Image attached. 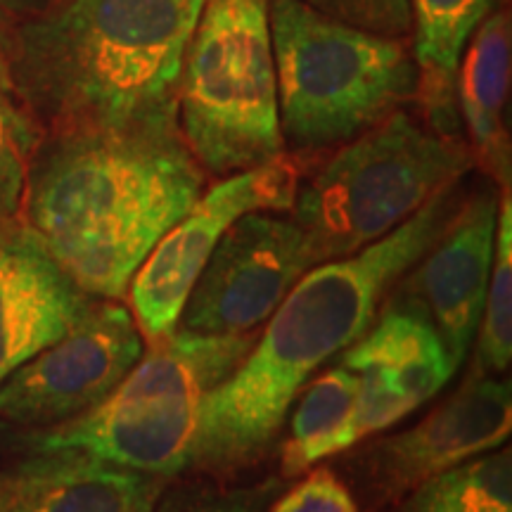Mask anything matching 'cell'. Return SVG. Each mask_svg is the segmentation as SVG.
I'll use <instances>...</instances> for the list:
<instances>
[{
	"mask_svg": "<svg viewBox=\"0 0 512 512\" xmlns=\"http://www.w3.org/2000/svg\"><path fill=\"white\" fill-rule=\"evenodd\" d=\"M503 0H408L415 27V67L425 124L444 136L460 138L456 81L460 57L479 24Z\"/></svg>",
	"mask_w": 512,
	"mask_h": 512,
	"instance_id": "cell-17",
	"label": "cell"
},
{
	"mask_svg": "<svg viewBox=\"0 0 512 512\" xmlns=\"http://www.w3.org/2000/svg\"><path fill=\"white\" fill-rule=\"evenodd\" d=\"M356 375L344 366L313 380L292 415L290 439L283 446V475L297 477L320 460L354 446L351 415L356 406Z\"/></svg>",
	"mask_w": 512,
	"mask_h": 512,
	"instance_id": "cell-18",
	"label": "cell"
},
{
	"mask_svg": "<svg viewBox=\"0 0 512 512\" xmlns=\"http://www.w3.org/2000/svg\"><path fill=\"white\" fill-rule=\"evenodd\" d=\"M41 140V126L19 95L0 48V221L22 214L29 169Z\"/></svg>",
	"mask_w": 512,
	"mask_h": 512,
	"instance_id": "cell-21",
	"label": "cell"
},
{
	"mask_svg": "<svg viewBox=\"0 0 512 512\" xmlns=\"http://www.w3.org/2000/svg\"><path fill=\"white\" fill-rule=\"evenodd\" d=\"M472 166L463 138L396 110L299 181L292 219L304 228L318 264L342 259L392 233Z\"/></svg>",
	"mask_w": 512,
	"mask_h": 512,
	"instance_id": "cell-6",
	"label": "cell"
},
{
	"mask_svg": "<svg viewBox=\"0 0 512 512\" xmlns=\"http://www.w3.org/2000/svg\"><path fill=\"white\" fill-rule=\"evenodd\" d=\"M178 119L48 133L22 219L83 292L121 299L159 238L204 190Z\"/></svg>",
	"mask_w": 512,
	"mask_h": 512,
	"instance_id": "cell-2",
	"label": "cell"
},
{
	"mask_svg": "<svg viewBox=\"0 0 512 512\" xmlns=\"http://www.w3.org/2000/svg\"><path fill=\"white\" fill-rule=\"evenodd\" d=\"M512 432V387L503 375H467L453 396L406 432L366 453L377 501H399L448 467L501 448Z\"/></svg>",
	"mask_w": 512,
	"mask_h": 512,
	"instance_id": "cell-12",
	"label": "cell"
},
{
	"mask_svg": "<svg viewBox=\"0 0 512 512\" xmlns=\"http://www.w3.org/2000/svg\"><path fill=\"white\" fill-rule=\"evenodd\" d=\"M93 299L62 271L22 214L0 221V382L57 342Z\"/></svg>",
	"mask_w": 512,
	"mask_h": 512,
	"instance_id": "cell-14",
	"label": "cell"
},
{
	"mask_svg": "<svg viewBox=\"0 0 512 512\" xmlns=\"http://www.w3.org/2000/svg\"><path fill=\"white\" fill-rule=\"evenodd\" d=\"M472 375H503L512 361V202L510 190L501 192L484 311L477 328Z\"/></svg>",
	"mask_w": 512,
	"mask_h": 512,
	"instance_id": "cell-20",
	"label": "cell"
},
{
	"mask_svg": "<svg viewBox=\"0 0 512 512\" xmlns=\"http://www.w3.org/2000/svg\"><path fill=\"white\" fill-rule=\"evenodd\" d=\"M178 126L214 176L285 155L268 0H204L178 79Z\"/></svg>",
	"mask_w": 512,
	"mask_h": 512,
	"instance_id": "cell-7",
	"label": "cell"
},
{
	"mask_svg": "<svg viewBox=\"0 0 512 512\" xmlns=\"http://www.w3.org/2000/svg\"><path fill=\"white\" fill-rule=\"evenodd\" d=\"M313 266L311 242L292 216H240L192 285L178 325L197 335L256 332Z\"/></svg>",
	"mask_w": 512,
	"mask_h": 512,
	"instance_id": "cell-10",
	"label": "cell"
},
{
	"mask_svg": "<svg viewBox=\"0 0 512 512\" xmlns=\"http://www.w3.org/2000/svg\"><path fill=\"white\" fill-rule=\"evenodd\" d=\"M283 140L302 152L349 143L415 100L406 41L320 15L304 0H268Z\"/></svg>",
	"mask_w": 512,
	"mask_h": 512,
	"instance_id": "cell-5",
	"label": "cell"
},
{
	"mask_svg": "<svg viewBox=\"0 0 512 512\" xmlns=\"http://www.w3.org/2000/svg\"><path fill=\"white\" fill-rule=\"evenodd\" d=\"M5 31H8V29H5V15H3V12H0V43H3Z\"/></svg>",
	"mask_w": 512,
	"mask_h": 512,
	"instance_id": "cell-26",
	"label": "cell"
},
{
	"mask_svg": "<svg viewBox=\"0 0 512 512\" xmlns=\"http://www.w3.org/2000/svg\"><path fill=\"white\" fill-rule=\"evenodd\" d=\"M302 164L290 155L226 176L202 192L140 264L128 285V309L145 344L178 330L188 294L223 233L252 211H290L302 181Z\"/></svg>",
	"mask_w": 512,
	"mask_h": 512,
	"instance_id": "cell-8",
	"label": "cell"
},
{
	"mask_svg": "<svg viewBox=\"0 0 512 512\" xmlns=\"http://www.w3.org/2000/svg\"><path fill=\"white\" fill-rule=\"evenodd\" d=\"M204 0H50L5 31L12 81L43 136L178 119Z\"/></svg>",
	"mask_w": 512,
	"mask_h": 512,
	"instance_id": "cell-3",
	"label": "cell"
},
{
	"mask_svg": "<svg viewBox=\"0 0 512 512\" xmlns=\"http://www.w3.org/2000/svg\"><path fill=\"white\" fill-rule=\"evenodd\" d=\"M48 3L50 0H0V12L5 17L29 19L38 15L41 10H46Z\"/></svg>",
	"mask_w": 512,
	"mask_h": 512,
	"instance_id": "cell-25",
	"label": "cell"
},
{
	"mask_svg": "<svg viewBox=\"0 0 512 512\" xmlns=\"http://www.w3.org/2000/svg\"><path fill=\"white\" fill-rule=\"evenodd\" d=\"M460 183H446L373 245L302 275L240 366L204 396L192 470L233 475L271 451L309 377L373 325L387 292L444 233L463 202Z\"/></svg>",
	"mask_w": 512,
	"mask_h": 512,
	"instance_id": "cell-1",
	"label": "cell"
},
{
	"mask_svg": "<svg viewBox=\"0 0 512 512\" xmlns=\"http://www.w3.org/2000/svg\"><path fill=\"white\" fill-rule=\"evenodd\" d=\"M143 351L131 309L119 299H93L57 342L0 382V418L36 430L79 418L117 389Z\"/></svg>",
	"mask_w": 512,
	"mask_h": 512,
	"instance_id": "cell-9",
	"label": "cell"
},
{
	"mask_svg": "<svg viewBox=\"0 0 512 512\" xmlns=\"http://www.w3.org/2000/svg\"><path fill=\"white\" fill-rule=\"evenodd\" d=\"M275 479L252 486H221L209 482H190L166 486L152 512H266L278 494Z\"/></svg>",
	"mask_w": 512,
	"mask_h": 512,
	"instance_id": "cell-22",
	"label": "cell"
},
{
	"mask_svg": "<svg viewBox=\"0 0 512 512\" xmlns=\"http://www.w3.org/2000/svg\"><path fill=\"white\" fill-rule=\"evenodd\" d=\"M166 486L81 451H48L0 472V512H152Z\"/></svg>",
	"mask_w": 512,
	"mask_h": 512,
	"instance_id": "cell-15",
	"label": "cell"
},
{
	"mask_svg": "<svg viewBox=\"0 0 512 512\" xmlns=\"http://www.w3.org/2000/svg\"><path fill=\"white\" fill-rule=\"evenodd\" d=\"M512 27L510 10L496 8L479 24L460 57L456 100L467 128V147L496 188L510 190L512 157L505 128L510 93Z\"/></svg>",
	"mask_w": 512,
	"mask_h": 512,
	"instance_id": "cell-16",
	"label": "cell"
},
{
	"mask_svg": "<svg viewBox=\"0 0 512 512\" xmlns=\"http://www.w3.org/2000/svg\"><path fill=\"white\" fill-rule=\"evenodd\" d=\"M266 512H361V508L330 467H311L309 475Z\"/></svg>",
	"mask_w": 512,
	"mask_h": 512,
	"instance_id": "cell-24",
	"label": "cell"
},
{
	"mask_svg": "<svg viewBox=\"0 0 512 512\" xmlns=\"http://www.w3.org/2000/svg\"><path fill=\"white\" fill-rule=\"evenodd\" d=\"M247 335H197L174 330L145 344L117 389L79 418L31 432V451H81L107 463L178 477L190 470L202 401L254 347Z\"/></svg>",
	"mask_w": 512,
	"mask_h": 512,
	"instance_id": "cell-4",
	"label": "cell"
},
{
	"mask_svg": "<svg viewBox=\"0 0 512 512\" xmlns=\"http://www.w3.org/2000/svg\"><path fill=\"white\" fill-rule=\"evenodd\" d=\"M320 15L337 19L349 27L370 34L406 41L413 31V17L408 0H304Z\"/></svg>",
	"mask_w": 512,
	"mask_h": 512,
	"instance_id": "cell-23",
	"label": "cell"
},
{
	"mask_svg": "<svg viewBox=\"0 0 512 512\" xmlns=\"http://www.w3.org/2000/svg\"><path fill=\"white\" fill-rule=\"evenodd\" d=\"M501 190L484 185L463 197L437 242L411 266L406 299L418 304L437 328L456 370L475 344L482 320Z\"/></svg>",
	"mask_w": 512,
	"mask_h": 512,
	"instance_id": "cell-13",
	"label": "cell"
},
{
	"mask_svg": "<svg viewBox=\"0 0 512 512\" xmlns=\"http://www.w3.org/2000/svg\"><path fill=\"white\" fill-rule=\"evenodd\" d=\"M339 366L358 382L351 415L354 446L437 396L456 373L437 328L411 299L387 306L373 328L344 349Z\"/></svg>",
	"mask_w": 512,
	"mask_h": 512,
	"instance_id": "cell-11",
	"label": "cell"
},
{
	"mask_svg": "<svg viewBox=\"0 0 512 512\" xmlns=\"http://www.w3.org/2000/svg\"><path fill=\"white\" fill-rule=\"evenodd\" d=\"M396 512H512L510 446L425 479L403 496Z\"/></svg>",
	"mask_w": 512,
	"mask_h": 512,
	"instance_id": "cell-19",
	"label": "cell"
}]
</instances>
